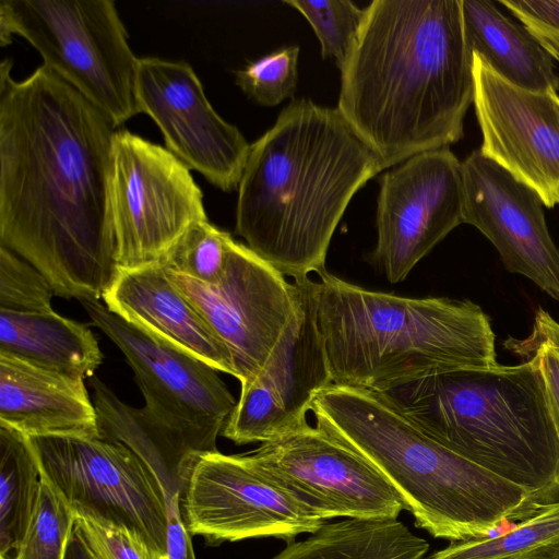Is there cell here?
<instances>
[{
  "label": "cell",
  "instance_id": "1",
  "mask_svg": "<svg viewBox=\"0 0 559 559\" xmlns=\"http://www.w3.org/2000/svg\"><path fill=\"white\" fill-rule=\"evenodd\" d=\"M0 66V243L56 296L99 300L120 274L109 179L117 128L45 64Z\"/></svg>",
  "mask_w": 559,
  "mask_h": 559
},
{
  "label": "cell",
  "instance_id": "2",
  "mask_svg": "<svg viewBox=\"0 0 559 559\" xmlns=\"http://www.w3.org/2000/svg\"><path fill=\"white\" fill-rule=\"evenodd\" d=\"M341 70L337 110L383 168L449 147L474 102L461 0H374Z\"/></svg>",
  "mask_w": 559,
  "mask_h": 559
},
{
  "label": "cell",
  "instance_id": "3",
  "mask_svg": "<svg viewBox=\"0 0 559 559\" xmlns=\"http://www.w3.org/2000/svg\"><path fill=\"white\" fill-rule=\"evenodd\" d=\"M382 169L337 108L296 99L250 145L236 233L283 275L319 274L349 201Z\"/></svg>",
  "mask_w": 559,
  "mask_h": 559
},
{
  "label": "cell",
  "instance_id": "4",
  "mask_svg": "<svg viewBox=\"0 0 559 559\" xmlns=\"http://www.w3.org/2000/svg\"><path fill=\"white\" fill-rule=\"evenodd\" d=\"M311 412L317 426L385 476L416 525L436 538L488 536L501 522L522 521L543 504L436 441L382 393L331 384L316 396Z\"/></svg>",
  "mask_w": 559,
  "mask_h": 559
},
{
  "label": "cell",
  "instance_id": "5",
  "mask_svg": "<svg viewBox=\"0 0 559 559\" xmlns=\"http://www.w3.org/2000/svg\"><path fill=\"white\" fill-rule=\"evenodd\" d=\"M318 275L317 325L333 384L383 393L436 372L499 365L490 319L471 300L401 297Z\"/></svg>",
  "mask_w": 559,
  "mask_h": 559
},
{
  "label": "cell",
  "instance_id": "6",
  "mask_svg": "<svg viewBox=\"0 0 559 559\" xmlns=\"http://www.w3.org/2000/svg\"><path fill=\"white\" fill-rule=\"evenodd\" d=\"M520 359L431 373L382 394L436 441L544 503L559 490V437L536 357Z\"/></svg>",
  "mask_w": 559,
  "mask_h": 559
},
{
  "label": "cell",
  "instance_id": "7",
  "mask_svg": "<svg viewBox=\"0 0 559 559\" xmlns=\"http://www.w3.org/2000/svg\"><path fill=\"white\" fill-rule=\"evenodd\" d=\"M26 39L117 128L139 114L138 59L111 0H1L0 44Z\"/></svg>",
  "mask_w": 559,
  "mask_h": 559
},
{
  "label": "cell",
  "instance_id": "8",
  "mask_svg": "<svg viewBox=\"0 0 559 559\" xmlns=\"http://www.w3.org/2000/svg\"><path fill=\"white\" fill-rule=\"evenodd\" d=\"M27 438L40 475L76 514L124 527L140 536L157 559H167V499L130 448L99 437Z\"/></svg>",
  "mask_w": 559,
  "mask_h": 559
},
{
  "label": "cell",
  "instance_id": "9",
  "mask_svg": "<svg viewBox=\"0 0 559 559\" xmlns=\"http://www.w3.org/2000/svg\"><path fill=\"white\" fill-rule=\"evenodd\" d=\"M109 195L120 271L159 264L191 225L207 219L190 169L126 129L112 140Z\"/></svg>",
  "mask_w": 559,
  "mask_h": 559
},
{
  "label": "cell",
  "instance_id": "10",
  "mask_svg": "<svg viewBox=\"0 0 559 559\" xmlns=\"http://www.w3.org/2000/svg\"><path fill=\"white\" fill-rule=\"evenodd\" d=\"M167 273L227 348L241 386L252 382L299 311L298 284L235 240L215 284Z\"/></svg>",
  "mask_w": 559,
  "mask_h": 559
},
{
  "label": "cell",
  "instance_id": "11",
  "mask_svg": "<svg viewBox=\"0 0 559 559\" xmlns=\"http://www.w3.org/2000/svg\"><path fill=\"white\" fill-rule=\"evenodd\" d=\"M80 302L93 324L124 355L148 413L204 453L218 451L217 437L237 404L218 371L129 323L99 300Z\"/></svg>",
  "mask_w": 559,
  "mask_h": 559
},
{
  "label": "cell",
  "instance_id": "12",
  "mask_svg": "<svg viewBox=\"0 0 559 559\" xmlns=\"http://www.w3.org/2000/svg\"><path fill=\"white\" fill-rule=\"evenodd\" d=\"M247 455L257 469L324 522L397 519L406 509L371 462L317 425L307 424Z\"/></svg>",
  "mask_w": 559,
  "mask_h": 559
},
{
  "label": "cell",
  "instance_id": "13",
  "mask_svg": "<svg viewBox=\"0 0 559 559\" xmlns=\"http://www.w3.org/2000/svg\"><path fill=\"white\" fill-rule=\"evenodd\" d=\"M186 527L210 545L274 537L287 544L325 522L262 474L247 454L202 455L181 498Z\"/></svg>",
  "mask_w": 559,
  "mask_h": 559
},
{
  "label": "cell",
  "instance_id": "14",
  "mask_svg": "<svg viewBox=\"0 0 559 559\" xmlns=\"http://www.w3.org/2000/svg\"><path fill=\"white\" fill-rule=\"evenodd\" d=\"M462 223V162L449 147L414 155L380 179L371 260L399 283Z\"/></svg>",
  "mask_w": 559,
  "mask_h": 559
},
{
  "label": "cell",
  "instance_id": "15",
  "mask_svg": "<svg viewBox=\"0 0 559 559\" xmlns=\"http://www.w3.org/2000/svg\"><path fill=\"white\" fill-rule=\"evenodd\" d=\"M134 91L139 114L154 120L170 153L216 188L238 187L250 144L213 109L187 62L139 58Z\"/></svg>",
  "mask_w": 559,
  "mask_h": 559
},
{
  "label": "cell",
  "instance_id": "16",
  "mask_svg": "<svg viewBox=\"0 0 559 559\" xmlns=\"http://www.w3.org/2000/svg\"><path fill=\"white\" fill-rule=\"evenodd\" d=\"M300 290L296 318L263 370L241 386L221 435L236 444L266 443L306 426L316 396L333 384L317 325L316 281H294Z\"/></svg>",
  "mask_w": 559,
  "mask_h": 559
},
{
  "label": "cell",
  "instance_id": "17",
  "mask_svg": "<svg viewBox=\"0 0 559 559\" xmlns=\"http://www.w3.org/2000/svg\"><path fill=\"white\" fill-rule=\"evenodd\" d=\"M474 108L480 153L528 186L552 209L559 205V95L515 86L473 52Z\"/></svg>",
  "mask_w": 559,
  "mask_h": 559
},
{
  "label": "cell",
  "instance_id": "18",
  "mask_svg": "<svg viewBox=\"0 0 559 559\" xmlns=\"http://www.w3.org/2000/svg\"><path fill=\"white\" fill-rule=\"evenodd\" d=\"M462 179L463 223L493 245L509 272L527 277L559 301V249L539 195L479 148L462 162Z\"/></svg>",
  "mask_w": 559,
  "mask_h": 559
},
{
  "label": "cell",
  "instance_id": "19",
  "mask_svg": "<svg viewBox=\"0 0 559 559\" xmlns=\"http://www.w3.org/2000/svg\"><path fill=\"white\" fill-rule=\"evenodd\" d=\"M103 299L129 323L235 376L227 348L160 264L121 271Z\"/></svg>",
  "mask_w": 559,
  "mask_h": 559
},
{
  "label": "cell",
  "instance_id": "20",
  "mask_svg": "<svg viewBox=\"0 0 559 559\" xmlns=\"http://www.w3.org/2000/svg\"><path fill=\"white\" fill-rule=\"evenodd\" d=\"M0 423L26 437H99L84 379L0 355Z\"/></svg>",
  "mask_w": 559,
  "mask_h": 559
},
{
  "label": "cell",
  "instance_id": "21",
  "mask_svg": "<svg viewBox=\"0 0 559 559\" xmlns=\"http://www.w3.org/2000/svg\"><path fill=\"white\" fill-rule=\"evenodd\" d=\"M92 400L99 438L130 448L160 484L166 499L182 498L198 460L206 454L192 441L157 421L145 407L122 402L98 378H92Z\"/></svg>",
  "mask_w": 559,
  "mask_h": 559
},
{
  "label": "cell",
  "instance_id": "22",
  "mask_svg": "<svg viewBox=\"0 0 559 559\" xmlns=\"http://www.w3.org/2000/svg\"><path fill=\"white\" fill-rule=\"evenodd\" d=\"M497 1L461 0L469 50L478 53L507 82L535 92H558L554 59Z\"/></svg>",
  "mask_w": 559,
  "mask_h": 559
},
{
  "label": "cell",
  "instance_id": "23",
  "mask_svg": "<svg viewBox=\"0 0 559 559\" xmlns=\"http://www.w3.org/2000/svg\"><path fill=\"white\" fill-rule=\"evenodd\" d=\"M0 355L84 380L92 378L103 362L91 329L53 310L0 311Z\"/></svg>",
  "mask_w": 559,
  "mask_h": 559
},
{
  "label": "cell",
  "instance_id": "24",
  "mask_svg": "<svg viewBox=\"0 0 559 559\" xmlns=\"http://www.w3.org/2000/svg\"><path fill=\"white\" fill-rule=\"evenodd\" d=\"M429 544L397 519L324 523L272 559H426Z\"/></svg>",
  "mask_w": 559,
  "mask_h": 559
},
{
  "label": "cell",
  "instance_id": "25",
  "mask_svg": "<svg viewBox=\"0 0 559 559\" xmlns=\"http://www.w3.org/2000/svg\"><path fill=\"white\" fill-rule=\"evenodd\" d=\"M28 438L0 423V559H14L28 530L40 487Z\"/></svg>",
  "mask_w": 559,
  "mask_h": 559
},
{
  "label": "cell",
  "instance_id": "26",
  "mask_svg": "<svg viewBox=\"0 0 559 559\" xmlns=\"http://www.w3.org/2000/svg\"><path fill=\"white\" fill-rule=\"evenodd\" d=\"M558 537L559 500H550L504 533L452 542L426 559H518Z\"/></svg>",
  "mask_w": 559,
  "mask_h": 559
},
{
  "label": "cell",
  "instance_id": "27",
  "mask_svg": "<svg viewBox=\"0 0 559 559\" xmlns=\"http://www.w3.org/2000/svg\"><path fill=\"white\" fill-rule=\"evenodd\" d=\"M233 240L229 233L209 218L199 221L185 231L159 264L171 274L215 284L225 272Z\"/></svg>",
  "mask_w": 559,
  "mask_h": 559
},
{
  "label": "cell",
  "instance_id": "28",
  "mask_svg": "<svg viewBox=\"0 0 559 559\" xmlns=\"http://www.w3.org/2000/svg\"><path fill=\"white\" fill-rule=\"evenodd\" d=\"M38 500L14 559H64L76 513L40 475Z\"/></svg>",
  "mask_w": 559,
  "mask_h": 559
},
{
  "label": "cell",
  "instance_id": "29",
  "mask_svg": "<svg viewBox=\"0 0 559 559\" xmlns=\"http://www.w3.org/2000/svg\"><path fill=\"white\" fill-rule=\"evenodd\" d=\"M310 23L323 58L334 59L338 69L345 63L361 27L366 9L349 0H285Z\"/></svg>",
  "mask_w": 559,
  "mask_h": 559
},
{
  "label": "cell",
  "instance_id": "30",
  "mask_svg": "<svg viewBox=\"0 0 559 559\" xmlns=\"http://www.w3.org/2000/svg\"><path fill=\"white\" fill-rule=\"evenodd\" d=\"M298 56L297 45L274 50L236 71V83L255 103L278 105L296 91Z\"/></svg>",
  "mask_w": 559,
  "mask_h": 559
},
{
  "label": "cell",
  "instance_id": "31",
  "mask_svg": "<svg viewBox=\"0 0 559 559\" xmlns=\"http://www.w3.org/2000/svg\"><path fill=\"white\" fill-rule=\"evenodd\" d=\"M55 296L50 282L36 267L0 246V311H52Z\"/></svg>",
  "mask_w": 559,
  "mask_h": 559
},
{
  "label": "cell",
  "instance_id": "32",
  "mask_svg": "<svg viewBox=\"0 0 559 559\" xmlns=\"http://www.w3.org/2000/svg\"><path fill=\"white\" fill-rule=\"evenodd\" d=\"M73 532L94 559H157L140 536L124 527L76 514Z\"/></svg>",
  "mask_w": 559,
  "mask_h": 559
},
{
  "label": "cell",
  "instance_id": "33",
  "mask_svg": "<svg viewBox=\"0 0 559 559\" xmlns=\"http://www.w3.org/2000/svg\"><path fill=\"white\" fill-rule=\"evenodd\" d=\"M559 62V0H498Z\"/></svg>",
  "mask_w": 559,
  "mask_h": 559
},
{
  "label": "cell",
  "instance_id": "34",
  "mask_svg": "<svg viewBox=\"0 0 559 559\" xmlns=\"http://www.w3.org/2000/svg\"><path fill=\"white\" fill-rule=\"evenodd\" d=\"M504 347L518 357L523 355L536 357L559 437V347L535 328L524 340L509 338L504 342Z\"/></svg>",
  "mask_w": 559,
  "mask_h": 559
},
{
  "label": "cell",
  "instance_id": "35",
  "mask_svg": "<svg viewBox=\"0 0 559 559\" xmlns=\"http://www.w3.org/2000/svg\"><path fill=\"white\" fill-rule=\"evenodd\" d=\"M168 539L167 559H195L191 534L186 527L181 512V496L176 493L167 499Z\"/></svg>",
  "mask_w": 559,
  "mask_h": 559
},
{
  "label": "cell",
  "instance_id": "36",
  "mask_svg": "<svg viewBox=\"0 0 559 559\" xmlns=\"http://www.w3.org/2000/svg\"><path fill=\"white\" fill-rule=\"evenodd\" d=\"M533 326L559 347V322L546 310L542 308L538 309Z\"/></svg>",
  "mask_w": 559,
  "mask_h": 559
},
{
  "label": "cell",
  "instance_id": "37",
  "mask_svg": "<svg viewBox=\"0 0 559 559\" xmlns=\"http://www.w3.org/2000/svg\"><path fill=\"white\" fill-rule=\"evenodd\" d=\"M518 559H559V537L524 554Z\"/></svg>",
  "mask_w": 559,
  "mask_h": 559
},
{
  "label": "cell",
  "instance_id": "38",
  "mask_svg": "<svg viewBox=\"0 0 559 559\" xmlns=\"http://www.w3.org/2000/svg\"><path fill=\"white\" fill-rule=\"evenodd\" d=\"M64 559H94V557L73 532Z\"/></svg>",
  "mask_w": 559,
  "mask_h": 559
},
{
  "label": "cell",
  "instance_id": "39",
  "mask_svg": "<svg viewBox=\"0 0 559 559\" xmlns=\"http://www.w3.org/2000/svg\"><path fill=\"white\" fill-rule=\"evenodd\" d=\"M427 558V557H426Z\"/></svg>",
  "mask_w": 559,
  "mask_h": 559
}]
</instances>
